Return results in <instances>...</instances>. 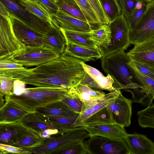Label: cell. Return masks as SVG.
I'll return each instance as SVG.
<instances>
[{"label": "cell", "mask_w": 154, "mask_h": 154, "mask_svg": "<svg viewBox=\"0 0 154 154\" xmlns=\"http://www.w3.org/2000/svg\"><path fill=\"white\" fill-rule=\"evenodd\" d=\"M51 22L59 28L70 31L89 32L101 26L79 20L59 10L56 13L51 14Z\"/></svg>", "instance_id": "13"}, {"label": "cell", "mask_w": 154, "mask_h": 154, "mask_svg": "<svg viewBox=\"0 0 154 154\" xmlns=\"http://www.w3.org/2000/svg\"><path fill=\"white\" fill-rule=\"evenodd\" d=\"M128 60L126 53L120 51L102 57L101 67L104 72L113 79V86L116 90L123 89L131 94L133 102L144 106L153 104L152 98L128 64Z\"/></svg>", "instance_id": "2"}, {"label": "cell", "mask_w": 154, "mask_h": 154, "mask_svg": "<svg viewBox=\"0 0 154 154\" xmlns=\"http://www.w3.org/2000/svg\"><path fill=\"white\" fill-rule=\"evenodd\" d=\"M132 103L131 99L125 97L121 92L106 106L116 124L124 127L131 125Z\"/></svg>", "instance_id": "12"}, {"label": "cell", "mask_w": 154, "mask_h": 154, "mask_svg": "<svg viewBox=\"0 0 154 154\" xmlns=\"http://www.w3.org/2000/svg\"><path fill=\"white\" fill-rule=\"evenodd\" d=\"M51 14L56 13L59 10L55 2L52 0H37Z\"/></svg>", "instance_id": "46"}, {"label": "cell", "mask_w": 154, "mask_h": 154, "mask_svg": "<svg viewBox=\"0 0 154 154\" xmlns=\"http://www.w3.org/2000/svg\"><path fill=\"white\" fill-rule=\"evenodd\" d=\"M149 2L140 0V2L132 13L126 17L130 31L136 26L145 12Z\"/></svg>", "instance_id": "35"}, {"label": "cell", "mask_w": 154, "mask_h": 154, "mask_svg": "<svg viewBox=\"0 0 154 154\" xmlns=\"http://www.w3.org/2000/svg\"><path fill=\"white\" fill-rule=\"evenodd\" d=\"M92 40L100 53L105 49L111 42V31L108 25H102L98 29L91 32Z\"/></svg>", "instance_id": "29"}, {"label": "cell", "mask_w": 154, "mask_h": 154, "mask_svg": "<svg viewBox=\"0 0 154 154\" xmlns=\"http://www.w3.org/2000/svg\"><path fill=\"white\" fill-rule=\"evenodd\" d=\"M44 140L37 132L28 128L26 134L13 146L21 148H29L39 144Z\"/></svg>", "instance_id": "33"}, {"label": "cell", "mask_w": 154, "mask_h": 154, "mask_svg": "<svg viewBox=\"0 0 154 154\" xmlns=\"http://www.w3.org/2000/svg\"><path fill=\"white\" fill-rule=\"evenodd\" d=\"M16 3L20 4V0H13Z\"/></svg>", "instance_id": "48"}, {"label": "cell", "mask_w": 154, "mask_h": 154, "mask_svg": "<svg viewBox=\"0 0 154 154\" xmlns=\"http://www.w3.org/2000/svg\"><path fill=\"white\" fill-rule=\"evenodd\" d=\"M21 122L27 128L37 132L44 139L70 131L84 129L82 126L61 125L45 121L38 117L35 112L28 114Z\"/></svg>", "instance_id": "8"}, {"label": "cell", "mask_w": 154, "mask_h": 154, "mask_svg": "<svg viewBox=\"0 0 154 154\" xmlns=\"http://www.w3.org/2000/svg\"><path fill=\"white\" fill-rule=\"evenodd\" d=\"M130 66L133 69L137 79L145 88L148 94L154 99V80L143 74L134 68Z\"/></svg>", "instance_id": "40"}, {"label": "cell", "mask_w": 154, "mask_h": 154, "mask_svg": "<svg viewBox=\"0 0 154 154\" xmlns=\"http://www.w3.org/2000/svg\"><path fill=\"white\" fill-rule=\"evenodd\" d=\"M66 45L62 31L51 22L50 28L43 36L42 46L60 55L64 52Z\"/></svg>", "instance_id": "16"}, {"label": "cell", "mask_w": 154, "mask_h": 154, "mask_svg": "<svg viewBox=\"0 0 154 154\" xmlns=\"http://www.w3.org/2000/svg\"><path fill=\"white\" fill-rule=\"evenodd\" d=\"M83 60L64 52L55 59L32 69L28 77L20 80L36 87L69 89L80 84L86 72Z\"/></svg>", "instance_id": "1"}, {"label": "cell", "mask_w": 154, "mask_h": 154, "mask_svg": "<svg viewBox=\"0 0 154 154\" xmlns=\"http://www.w3.org/2000/svg\"><path fill=\"white\" fill-rule=\"evenodd\" d=\"M154 37V0L149 2L141 19L130 31L131 44L135 45Z\"/></svg>", "instance_id": "11"}, {"label": "cell", "mask_w": 154, "mask_h": 154, "mask_svg": "<svg viewBox=\"0 0 154 154\" xmlns=\"http://www.w3.org/2000/svg\"><path fill=\"white\" fill-rule=\"evenodd\" d=\"M79 6L88 22L93 24L102 25L87 0H75Z\"/></svg>", "instance_id": "37"}, {"label": "cell", "mask_w": 154, "mask_h": 154, "mask_svg": "<svg viewBox=\"0 0 154 154\" xmlns=\"http://www.w3.org/2000/svg\"><path fill=\"white\" fill-rule=\"evenodd\" d=\"M97 16L100 23L107 25L109 22L107 19L99 0H87Z\"/></svg>", "instance_id": "43"}, {"label": "cell", "mask_w": 154, "mask_h": 154, "mask_svg": "<svg viewBox=\"0 0 154 154\" xmlns=\"http://www.w3.org/2000/svg\"><path fill=\"white\" fill-rule=\"evenodd\" d=\"M120 92V90H117L106 94L103 100L79 114L75 121L74 126L77 127L79 124L85 119L106 106L116 98Z\"/></svg>", "instance_id": "28"}, {"label": "cell", "mask_w": 154, "mask_h": 154, "mask_svg": "<svg viewBox=\"0 0 154 154\" xmlns=\"http://www.w3.org/2000/svg\"><path fill=\"white\" fill-rule=\"evenodd\" d=\"M140 0L149 2H150V1L153 0Z\"/></svg>", "instance_id": "49"}, {"label": "cell", "mask_w": 154, "mask_h": 154, "mask_svg": "<svg viewBox=\"0 0 154 154\" xmlns=\"http://www.w3.org/2000/svg\"><path fill=\"white\" fill-rule=\"evenodd\" d=\"M83 67L86 73L90 76L97 83L100 90H105L112 92L116 90L113 85L114 80L109 74L104 75L96 69L82 63Z\"/></svg>", "instance_id": "26"}, {"label": "cell", "mask_w": 154, "mask_h": 154, "mask_svg": "<svg viewBox=\"0 0 154 154\" xmlns=\"http://www.w3.org/2000/svg\"><path fill=\"white\" fill-rule=\"evenodd\" d=\"M56 3L60 11L75 18L88 22L81 8L75 0H58Z\"/></svg>", "instance_id": "30"}, {"label": "cell", "mask_w": 154, "mask_h": 154, "mask_svg": "<svg viewBox=\"0 0 154 154\" xmlns=\"http://www.w3.org/2000/svg\"><path fill=\"white\" fill-rule=\"evenodd\" d=\"M59 154H89V153L85 141L83 140L68 145Z\"/></svg>", "instance_id": "41"}, {"label": "cell", "mask_w": 154, "mask_h": 154, "mask_svg": "<svg viewBox=\"0 0 154 154\" xmlns=\"http://www.w3.org/2000/svg\"><path fill=\"white\" fill-rule=\"evenodd\" d=\"M109 23L122 14L118 0H99Z\"/></svg>", "instance_id": "32"}, {"label": "cell", "mask_w": 154, "mask_h": 154, "mask_svg": "<svg viewBox=\"0 0 154 154\" xmlns=\"http://www.w3.org/2000/svg\"><path fill=\"white\" fill-rule=\"evenodd\" d=\"M9 15L14 33L20 42L26 46H42L44 35L35 32L14 17Z\"/></svg>", "instance_id": "14"}, {"label": "cell", "mask_w": 154, "mask_h": 154, "mask_svg": "<svg viewBox=\"0 0 154 154\" xmlns=\"http://www.w3.org/2000/svg\"><path fill=\"white\" fill-rule=\"evenodd\" d=\"M53 0V1H54V2H57L58 1V0Z\"/></svg>", "instance_id": "50"}, {"label": "cell", "mask_w": 154, "mask_h": 154, "mask_svg": "<svg viewBox=\"0 0 154 154\" xmlns=\"http://www.w3.org/2000/svg\"><path fill=\"white\" fill-rule=\"evenodd\" d=\"M0 153L30 154L23 148H19L12 145L0 143Z\"/></svg>", "instance_id": "45"}, {"label": "cell", "mask_w": 154, "mask_h": 154, "mask_svg": "<svg viewBox=\"0 0 154 154\" xmlns=\"http://www.w3.org/2000/svg\"><path fill=\"white\" fill-rule=\"evenodd\" d=\"M108 25L111 31V42L100 52L102 57L120 51H125L131 44L129 28L123 15L116 17Z\"/></svg>", "instance_id": "5"}, {"label": "cell", "mask_w": 154, "mask_h": 154, "mask_svg": "<svg viewBox=\"0 0 154 154\" xmlns=\"http://www.w3.org/2000/svg\"><path fill=\"white\" fill-rule=\"evenodd\" d=\"M125 140L131 154H154V143L146 135L128 134Z\"/></svg>", "instance_id": "19"}, {"label": "cell", "mask_w": 154, "mask_h": 154, "mask_svg": "<svg viewBox=\"0 0 154 154\" xmlns=\"http://www.w3.org/2000/svg\"><path fill=\"white\" fill-rule=\"evenodd\" d=\"M20 4L26 10L44 21L51 23V14L37 0H20Z\"/></svg>", "instance_id": "31"}, {"label": "cell", "mask_w": 154, "mask_h": 154, "mask_svg": "<svg viewBox=\"0 0 154 154\" xmlns=\"http://www.w3.org/2000/svg\"><path fill=\"white\" fill-rule=\"evenodd\" d=\"M115 123L110 111L106 106L85 119L77 127Z\"/></svg>", "instance_id": "27"}, {"label": "cell", "mask_w": 154, "mask_h": 154, "mask_svg": "<svg viewBox=\"0 0 154 154\" xmlns=\"http://www.w3.org/2000/svg\"><path fill=\"white\" fill-rule=\"evenodd\" d=\"M5 104L0 109V124L20 122L32 113L5 97Z\"/></svg>", "instance_id": "17"}, {"label": "cell", "mask_w": 154, "mask_h": 154, "mask_svg": "<svg viewBox=\"0 0 154 154\" xmlns=\"http://www.w3.org/2000/svg\"><path fill=\"white\" fill-rule=\"evenodd\" d=\"M64 52L84 62L95 61L102 57L98 49H91L69 43L66 44Z\"/></svg>", "instance_id": "24"}, {"label": "cell", "mask_w": 154, "mask_h": 154, "mask_svg": "<svg viewBox=\"0 0 154 154\" xmlns=\"http://www.w3.org/2000/svg\"><path fill=\"white\" fill-rule=\"evenodd\" d=\"M28 130L21 121L0 124V143L13 146L26 134Z\"/></svg>", "instance_id": "15"}, {"label": "cell", "mask_w": 154, "mask_h": 154, "mask_svg": "<svg viewBox=\"0 0 154 154\" xmlns=\"http://www.w3.org/2000/svg\"><path fill=\"white\" fill-rule=\"evenodd\" d=\"M140 2V0H118L122 14L125 17L130 15Z\"/></svg>", "instance_id": "42"}, {"label": "cell", "mask_w": 154, "mask_h": 154, "mask_svg": "<svg viewBox=\"0 0 154 154\" xmlns=\"http://www.w3.org/2000/svg\"><path fill=\"white\" fill-rule=\"evenodd\" d=\"M73 111L80 114L82 109V102L74 91V87L70 88L69 92L62 100Z\"/></svg>", "instance_id": "36"}, {"label": "cell", "mask_w": 154, "mask_h": 154, "mask_svg": "<svg viewBox=\"0 0 154 154\" xmlns=\"http://www.w3.org/2000/svg\"><path fill=\"white\" fill-rule=\"evenodd\" d=\"M128 64L143 74L154 80V66L144 62L129 58Z\"/></svg>", "instance_id": "39"}, {"label": "cell", "mask_w": 154, "mask_h": 154, "mask_svg": "<svg viewBox=\"0 0 154 154\" xmlns=\"http://www.w3.org/2000/svg\"><path fill=\"white\" fill-rule=\"evenodd\" d=\"M14 81L9 78L0 76V94L4 96L11 94Z\"/></svg>", "instance_id": "44"}, {"label": "cell", "mask_w": 154, "mask_h": 154, "mask_svg": "<svg viewBox=\"0 0 154 154\" xmlns=\"http://www.w3.org/2000/svg\"><path fill=\"white\" fill-rule=\"evenodd\" d=\"M60 55L43 46H26L20 52L7 58L23 66H37L55 59Z\"/></svg>", "instance_id": "7"}, {"label": "cell", "mask_w": 154, "mask_h": 154, "mask_svg": "<svg viewBox=\"0 0 154 154\" xmlns=\"http://www.w3.org/2000/svg\"><path fill=\"white\" fill-rule=\"evenodd\" d=\"M32 73V69H26L9 59L0 60V76L20 80L29 77Z\"/></svg>", "instance_id": "21"}, {"label": "cell", "mask_w": 154, "mask_h": 154, "mask_svg": "<svg viewBox=\"0 0 154 154\" xmlns=\"http://www.w3.org/2000/svg\"><path fill=\"white\" fill-rule=\"evenodd\" d=\"M82 127L88 132L90 137L99 136L121 139H125L128 134L124 127L116 123Z\"/></svg>", "instance_id": "20"}, {"label": "cell", "mask_w": 154, "mask_h": 154, "mask_svg": "<svg viewBox=\"0 0 154 154\" xmlns=\"http://www.w3.org/2000/svg\"><path fill=\"white\" fill-rule=\"evenodd\" d=\"M70 89L61 87H37L24 88L19 94L12 93L5 97L18 105L33 112L39 107L61 100Z\"/></svg>", "instance_id": "3"}, {"label": "cell", "mask_w": 154, "mask_h": 154, "mask_svg": "<svg viewBox=\"0 0 154 154\" xmlns=\"http://www.w3.org/2000/svg\"><path fill=\"white\" fill-rule=\"evenodd\" d=\"M4 96L2 94H0V109L3 107L5 104L4 103L5 100L3 98Z\"/></svg>", "instance_id": "47"}, {"label": "cell", "mask_w": 154, "mask_h": 154, "mask_svg": "<svg viewBox=\"0 0 154 154\" xmlns=\"http://www.w3.org/2000/svg\"><path fill=\"white\" fill-rule=\"evenodd\" d=\"M35 112L46 116L76 118L79 114L73 111L62 100L38 107L35 109Z\"/></svg>", "instance_id": "23"}, {"label": "cell", "mask_w": 154, "mask_h": 154, "mask_svg": "<svg viewBox=\"0 0 154 154\" xmlns=\"http://www.w3.org/2000/svg\"><path fill=\"white\" fill-rule=\"evenodd\" d=\"M134 45V47L126 53L128 58L154 66V37Z\"/></svg>", "instance_id": "18"}, {"label": "cell", "mask_w": 154, "mask_h": 154, "mask_svg": "<svg viewBox=\"0 0 154 154\" xmlns=\"http://www.w3.org/2000/svg\"><path fill=\"white\" fill-rule=\"evenodd\" d=\"M85 142L89 154H131L125 139L92 136Z\"/></svg>", "instance_id": "10"}, {"label": "cell", "mask_w": 154, "mask_h": 154, "mask_svg": "<svg viewBox=\"0 0 154 154\" xmlns=\"http://www.w3.org/2000/svg\"><path fill=\"white\" fill-rule=\"evenodd\" d=\"M9 15L14 17L35 32L44 35L51 24L39 18L13 0H0Z\"/></svg>", "instance_id": "6"}, {"label": "cell", "mask_w": 154, "mask_h": 154, "mask_svg": "<svg viewBox=\"0 0 154 154\" xmlns=\"http://www.w3.org/2000/svg\"><path fill=\"white\" fill-rule=\"evenodd\" d=\"M26 46L16 37L9 15L0 16V60L8 58Z\"/></svg>", "instance_id": "9"}, {"label": "cell", "mask_w": 154, "mask_h": 154, "mask_svg": "<svg viewBox=\"0 0 154 154\" xmlns=\"http://www.w3.org/2000/svg\"><path fill=\"white\" fill-rule=\"evenodd\" d=\"M35 112L37 116L40 119L61 125L74 126V124L77 118L63 116H46Z\"/></svg>", "instance_id": "38"}, {"label": "cell", "mask_w": 154, "mask_h": 154, "mask_svg": "<svg viewBox=\"0 0 154 154\" xmlns=\"http://www.w3.org/2000/svg\"><path fill=\"white\" fill-rule=\"evenodd\" d=\"M138 122L142 128H154V105L153 104L145 109L138 111L137 113Z\"/></svg>", "instance_id": "34"}, {"label": "cell", "mask_w": 154, "mask_h": 154, "mask_svg": "<svg viewBox=\"0 0 154 154\" xmlns=\"http://www.w3.org/2000/svg\"><path fill=\"white\" fill-rule=\"evenodd\" d=\"M74 89L83 103L82 109L80 113L101 101L106 94L102 90H94L80 83L74 87Z\"/></svg>", "instance_id": "22"}, {"label": "cell", "mask_w": 154, "mask_h": 154, "mask_svg": "<svg viewBox=\"0 0 154 154\" xmlns=\"http://www.w3.org/2000/svg\"><path fill=\"white\" fill-rule=\"evenodd\" d=\"M60 29L65 37L66 44H74L91 49H98L94 42L90 38L91 37V32H79Z\"/></svg>", "instance_id": "25"}, {"label": "cell", "mask_w": 154, "mask_h": 154, "mask_svg": "<svg viewBox=\"0 0 154 154\" xmlns=\"http://www.w3.org/2000/svg\"><path fill=\"white\" fill-rule=\"evenodd\" d=\"M89 137V134L85 129L76 130L45 139L35 146L23 148L30 154H59L68 145Z\"/></svg>", "instance_id": "4"}]
</instances>
